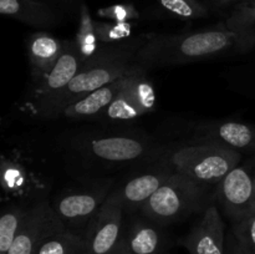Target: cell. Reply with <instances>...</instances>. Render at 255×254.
Here are the masks:
<instances>
[{
  "label": "cell",
  "mask_w": 255,
  "mask_h": 254,
  "mask_svg": "<svg viewBox=\"0 0 255 254\" xmlns=\"http://www.w3.org/2000/svg\"><path fill=\"white\" fill-rule=\"evenodd\" d=\"M62 164L75 178L112 177L122 168L153 163L164 156L169 144L131 129L84 128L57 138Z\"/></svg>",
  "instance_id": "cell-1"
},
{
  "label": "cell",
  "mask_w": 255,
  "mask_h": 254,
  "mask_svg": "<svg viewBox=\"0 0 255 254\" xmlns=\"http://www.w3.org/2000/svg\"><path fill=\"white\" fill-rule=\"evenodd\" d=\"M62 163L59 144H51L42 134L27 132L11 136L0 156L2 208H30L50 199Z\"/></svg>",
  "instance_id": "cell-2"
},
{
  "label": "cell",
  "mask_w": 255,
  "mask_h": 254,
  "mask_svg": "<svg viewBox=\"0 0 255 254\" xmlns=\"http://www.w3.org/2000/svg\"><path fill=\"white\" fill-rule=\"evenodd\" d=\"M249 51L253 49L248 40L223 24L184 34L147 35L137 54V64L148 71Z\"/></svg>",
  "instance_id": "cell-3"
},
{
  "label": "cell",
  "mask_w": 255,
  "mask_h": 254,
  "mask_svg": "<svg viewBox=\"0 0 255 254\" xmlns=\"http://www.w3.org/2000/svg\"><path fill=\"white\" fill-rule=\"evenodd\" d=\"M147 35L132 37L120 44H101L96 54L82 64L69 86L50 109L46 121L61 117L62 112L95 90L137 70V54Z\"/></svg>",
  "instance_id": "cell-4"
},
{
  "label": "cell",
  "mask_w": 255,
  "mask_h": 254,
  "mask_svg": "<svg viewBox=\"0 0 255 254\" xmlns=\"http://www.w3.org/2000/svg\"><path fill=\"white\" fill-rule=\"evenodd\" d=\"M162 159L176 173L212 187L241 164L242 152L221 144L171 143Z\"/></svg>",
  "instance_id": "cell-5"
},
{
  "label": "cell",
  "mask_w": 255,
  "mask_h": 254,
  "mask_svg": "<svg viewBox=\"0 0 255 254\" xmlns=\"http://www.w3.org/2000/svg\"><path fill=\"white\" fill-rule=\"evenodd\" d=\"M211 187L174 172L138 212L153 223L166 227L191 214L202 213L213 201Z\"/></svg>",
  "instance_id": "cell-6"
},
{
  "label": "cell",
  "mask_w": 255,
  "mask_h": 254,
  "mask_svg": "<svg viewBox=\"0 0 255 254\" xmlns=\"http://www.w3.org/2000/svg\"><path fill=\"white\" fill-rule=\"evenodd\" d=\"M116 186L114 177L76 178L50 201L55 214L67 229L85 237L86 229Z\"/></svg>",
  "instance_id": "cell-7"
},
{
  "label": "cell",
  "mask_w": 255,
  "mask_h": 254,
  "mask_svg": "<svg viewBox=\"0 0 255 254\" xmlns=\"http://www.w3.org/2000/svg\"><path fill=\"white\" fill-rule=\"evenodd\" d=\"M81 66L82 59L76 42L75 40H69L66 50L56 66L41 79L31 81L24 99L20 102V110L30 119L46 121L52 105L69 86Z\"/></svg>",
  "instance_id": "cell-8"
},
{
  "label": "cell",
  "mask_w": 255,
  "mask_h": 254,
  "mask_svg": "<svg viewBox=\"0 0 255 254\" xmlns=\"http://www.w3.org/2000/svg\"><path fill=\"white\" fill-rule=\"evenodd\" d=\"M176 144L212 143L231 147L239 152H255V125L237 121L199 120L184 121L171 127Z\"/></svg>",
  "instance_id": "cell-9"
},
{
  "label": "cell",
  "mask_w": 255,
  "mask_h": 254,
  "mask_svg": "<svg viewBox=\"0 0 255 254\" xmlns=\"http://www.w3.org/2000/svg\"><path fill=\"white\" fill-rule=\"evenodd\" d=\"M156 106L157 92L153 82L147 76V70L139 67L100 120L106 122L132 121L154 111Z\"/></svg>",
  "instance_id": "cell-10"
},
{
  "label": "cell",
  "mask_w": 255,
  "mask_h": 254,
  "mask_svg": "<svg viewBox=\"0 0 255 254\" xmlns=\"http://www.w3.org/2000/svg\"><path fill=\"white\" fill-rule=\"evenodd\" d=\"M213 198L232 222L254 211V176L248 159L214 187Z\"/></svg>",
  "instance_id": "cell-11"
},
{
  "label": "cell",
  "mask_w": 255,
  "mask_h": 254,
  "mask_svg": "<svg viewBox=\"0 0 255 254\" xmlns=\"http://www.w3.org/2000/svg\"><path fill=\"white\" fill-rule=\"evenodd\" d=\"M173 173V169L159 158L129 177L124 183L116 184L111 196L121 204L125 213H138L143 204Z\"/></svg>",
  "instance_id": "cell-12"
},
{
  "label": "cell",
  "mask_w": 255,
  "mask_h": 254,
  "mask_svg": "<svg viewBox=\"0 0 255 254\" xmlns=\"http://www.w3.org/2000/svg\"><path fill=\"white\" fill-rule=\"evenodd\" d=\"M124 214L121 204L110 194L86 229L87 254H114L120 248L125 234Z\"/></svg>",
  "instance_id": "cell-13"
},
{
  "label": "cell",
  "mask_w": 255,
  "mask_h": 254,
  "mask_svg": "<svg viewBox=\"0 0 255 254\" xmlns=\"http://www.w3.org/2000/svg\"><path fill=\"white\" fill-rule=\"evenodd\" d=\"M226 224L213 199L181 243L189 254H226Z\"/></svg>",
  "instance_id": "cell-14"
},
{
  "label": "cell",
  "mask_w": 255,
  "mask_h": 254,
  "mask_svg": "<svg viewBox=\"0 0 255 254\" xmlns=\"http://www.w3.org/2000/svg\"><path fill=\"white\" fill-rule=\"evenodd\" d=\"M69 40H61L46 31H36L26 37L30 81L49 74L65 52Z\"/></svg>",
  "instance_id": "cell-15"
},
{
  "label": "cell",
  "mask_w": 255,
  "mask_h": 254,
  "mask_svg": "<svg viewBox=\"0 0 255 254\" xmlns=\"http://www.w3.org/2000/svg\"><path fill=\"white\" fill-rule=\"evenodd\" d=\"M137 70H134V71H137ZM134 71L115 80L111 84H107L105 86L100 87V89L95 90V91L86 95V96L82 97L79 101L71 104L64 110L61 116L66 117V119L71 120V121L100 120V117L104 115L107 107L115 101V99L119 96L120 92L128 84L129 79H131Z\"/></svg>",
  "instance_id": "cell-16"
},
{
  "label": "cell",
  "mask_w": 255,
  "mask_h": 254,
  "mask_svg": "<svg viewBox=\"0 0 255 254\" xmlns=\"http://www.w3.org/2000/svg\"><path fill=\"white\" fill-rule=\"evenodd\" d=\"M121 246L128 254H159L166 252L168 237L164 227L139 214L125 231Z\"/></svg>",
  "instance_id": "cell-17"
},
{
  "label": "cell",
  "mask_w": 255,
  "mask_h": 254,
  "mask_svg": "<svg viewBox=\"0 0 255 254\" xmlns=\"http://www.w3.org/2000/svg\"><path fill=\"white\" fill-rule=\"evenodd\" d=\"M0 12L37 29H47L61 24L59 9L42 0H0Z\"/></svg>",
  "instance_id": "cell-18"
},
{
  "label": "cell",
  "mask_w": 255,
  "mask_h": 254,
  "mask_svg": "<svg viewBox=\"0 0 255 254\" xmlns=\"http://www.w3.org/2000/svg\"><path fill=\"white\" fill-rule=\"evenodd\" d=\"M51 213L50 199H45L30 207L21 229L7 254H35Z\"/></svg>",
  "instance_id": "cell-19"
},
{
  "label": "cell",
  "mask_w": 255,
  "mask_h": 254,
  "mask_svg": "<svg viewBox=\"0 0 255 254\" xmlns=\"http://www.w3.org/2000/svg\"><path fill=\"white\" fill-rule=\"evenodd\" d=\"M35 254H87L86 242L67 229L52 209Z\"/></svg>",
  "instance_id": "cell-20"
},
{
  "label": "cell",
  "mask_w": 255,
  "mask_h": 254,
  "mask_svg": "<svg viewBox=\"0 0 255 254\" xmlns=\"http://www.w3.org/2000/svg\"><path fill=\"white\" fill-rule=\"evenodd\" d=\"M30 208L9 206L2 208L0 218V254H7L15 238L21 229L22 223Z\"/></svg>",
  "instance_id": "cell-21"
},
{
  "label": "cell",
  "mask_w": 255,
  "mask_h": 254,
  "mask_svg": "<svg viewBox=\"0 0 255 254\" xmlns=\"http://www.w3.org/2000/svg\"><path fill=\"white\" fill-rule=\"evenodd\" d=\"M74 40L76 42L77 50L81 55L82 64L91 59L101 46L95 21H92L85 5H82L81 10H80V25L76 32V37Z\"/></svg>",
  "instance_id": "cell-22"
},
{
  "label": "cell",
  "mask_w": 255,
  "mask_h": 254,
  "mask_svg": "<svg viewBox=\"0 0 255 254\" xmlns=\"http://www.w3.org/2000/svg\"><path fill=\"white\" fill-rule=\"evenodd\" d=\"M228 29L243 35L255 50V1L243 2L236 6L231 16L224 22Z\"/></svg>",
  "instance_id": "cell-23"
},
{
  "label": "cell",
  "mask_w": 255,
  "mask_h": 254,
  "mask_svg": "<svg viewBox=\"0 0 255 254\" xmlns=\"http://www.w3.org/2000/svg\"><path fill=\"white\" fill-rule=\"evenodd\" d=\"M163 9L181 19L194 20L208 16V9L198 0H157Z\"/></svg>",
  "instance_id": "cell-24"
},
{
  "label": "cell",
  "mask_w": 255,
  "mask_h": 254,
  "mask_svg": "<svg viewBox=\"0 0 255 254\" xmlns=\"http://www.w3.org/2000/svg\"><path fill=\"white\" fill-rule=\"evenodd\" d=\"M97 35L101 44H120L132 39L133 25L127 22L95 21Z\"/></svg>",
  "instance_id": "cell-25"
},
{
  "label": "cell",
  "mask_w": 255,
  "mask_h": 254,
  "mask_svg": "<svg viewBox=\"0 0 255 254\" xmlns=\"http://www.w3.org/2000/svg\"><path fill=\"white\" fill-rule=\"evenodd\" d=\"M232 232L252 254H255V209L233 222Z\"/></svg>",
  "instance_id": "cell-26"
},
{
  "label": "cell",
  "mask_w": 255,
  "mask_h": 254,
  "mask_svg": "<svg viewBox=\"0 0 255 254\" xmlns=\"http://www.w3.org/2000/svg\"><path fill=\"white\" fill-rule=\"evenodd\" d=\"M99 14L102 17H106V19L120 22H127L129 20L136 19L137 17V12L133 7L124 6V5L106 7V9H102L101 11H99Z\"/></svg>",
  "instance_id": "cell-27"
},
{
  "label": "cell",
  "mask_w": 255,
  "mask_h": 254,
  "mask_svg": "<svg viewBox=\"0 0 255 254\" xmlns=\"http://www.w3.org/2000/svg\"><path fill=\"white\" fill-rule=\"evenodd\" d=\"M226 254H252L241 242L238 241L233 232L226 238Z\"/></svg>",
  "instance_id": "cell-28"
},
{
  "label": "cell",
  "mask_w": 255,
  "mask_h": 254,
  "mask_svg": "<svg viewBox=\"0 0 255 254\" xmlns=\"http://www.w3.org/2000/svg\"><path fill=\"white\" fill-rule=\"evenodd\" d=\"M60 2L62 7L67 11H76V10H81L82 4V0H57Z\"/></svg>",
  "instance_id": "cell-29"
},
{
  "label": "cell",
  "mask_w": 255,
  "mask_h": 254,
  "mask_svg": "<svg viewBox=\"0 0 255 254\" xmlns=\"http://www.w3.org/2000/svg\"><path fill=\"white\" fill-rule=\"evenodd\" d=\"M249 163H251L252 169H253V176H254V209H255V153L251 158H248Z\"/></svg>",
  "instance_id": "cell-30"
},
{
  "label": "cell",
  "mask_w": 255,
  "mask_h": 254,
  "mask_svg": "<svg viewBox=\"0 0 255 254\" xmlns=\"http://www.w3.org/2000/svg\"><path fill=\"white\" fill-rule=\"evenodd\" d=\"M223 4H229V2H233V1H251V0H219Z\"/></svg>",
  "instance_id": "cell-31"
},
{
  "label": "cell",
  "mask_w": 255,
  "mask_h": 254,
  "mask_svg": "<svg viewBox=\"0 0 255 254\" xmlns=\"http://www.w3.org/2000/svg\"><path fill=\"white\" fill-rule=\"evenodd\" d=\"M114 254H126V253H125V251H124V248H122V246H120V248L117 249V251L115 252Z\"/></svg>",
  "instance_id": "cell-32"
},
{
  "label": "cell",
  "mask_w": 255,
  "mask_h": 254,
  "mask_svg": "<svg viewBox=\"0 0 255 254\" xmlns=\"http://www.w3.org/2000/svg\"><path fill=\"white\" fill-rule=\"evenodd\" d=\"M125 251V249H124ZM125 253H126V251H125ZM126 254H128V253H126ZM159 254H168V253H166V252H164V253H159Z\"/></svg>",
  "instance_id": "cell-33"
}]
</instances>
